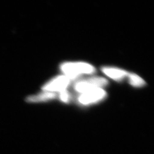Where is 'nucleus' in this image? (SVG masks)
I'll return each instance as SVG.
<instances>
[{
    "mask_svg": "<svg viewBox=\"0 0 154 154\" xmlns=\"http://www.w3.org/2000/svg\"><path fill=\"white\" fill-rule=\"evenodd\" d=\"M108 81L103 77H94L77 81L73 88L78 93H85L95 88H102L107 85Z\"/></svg>",
    "mask_w": 154,
    "mask_h": 154,
    "instance_id": "2",
    "label": "nucleus"
},
{
    "mask_svg": "<svg viewBox=\"0 0 154 154\" xmlns=\"http://www.w3.org/2000/svg\"><path fill=\"white\" fill-rule=\"evenodd\" d=\"M128 81L131 85L134 87H142L145 85L146 82L143 79L137 74L134 73H128Z\"/></svg>",
    "mask_w": 154,
    "mask_h": 154,
    "instance_id": "7",
    "label": "nucleus"
},
{
    "mask_svg": "<svg viewBox=\"0 0 154 154\" xmlns=\"http://www.w3.org/2000/svg\"><path fill=\"white\" fill-rule=\"evenodd\" d=\"M58 96L59 99H60L62 102L66 103H69L72 99V94L68 91L67 90L60 92Z\"/></svg>",
    "mask_w": 154,
    "mask_h": 154,
    "instance_id": "8",
    "label": "nucleus"
},
{
    "mask_svg": "<svg viewBox=\"0 0 154 154\" xmlns=\"http://www.w3.org/2000/svg\"><path fill=\"white\" fill-rule=\"evenodd\" d=\"M106 92L102 88H95L79 94L78 102L82 105H88L97 103L106 97Z\"/></svg>",
    "mask_w": 154,
    "mask_h": 154,
    "instance_id": "3",
    "label": "nucleus"
},
{
    "mask_svg": "<svg viewBox=\"0 0 154 154\" xmlns=\"http://www.w3.org/2000/svg\"><path fill=\"white\" fill-rule=\"evenodd\" d=\"M60 69L65 75L72 81L77 79L81 75L91 74L95 72L93 65L82 62L63 63L61 64Z\"/></svg>",
    "mask_w": 154,
    "mask_h": 154,
    "instance_id": "1",
    "label": "nucleus"
},
{
    "mask_svg": "<svg viewBox=\"0 0 154 154\" xmlns=\"http://www.w3.org/2000/svg\"><path fill=\"white\" fill-rule=\"evenodd\" d=\"M72 80L67 77L60 75L54 78L43 86L42 89L44 91L48 92H61L66 90L70 85Z\"/></svg>",
    "mask_w": 154,
    "mask_h": 154,
    "instance_id": "4",
    "label": "nucleus"
},
{
    "mask_svg": "<svg viewBox=\"0 0 154 154\" xmlns=\"http://www.w3.org/2000/svg\"><path fill=\"white\" fill-rule=\"evenodd\" d=\"M57 96V95L55 93L43 91L42 93L29 97L26 100L29 102L38 103V102H45V101H48L50 100L55 99Z\"/></svg>",
    "mask_w": 154,
    "mask_h": 154,
    "instance_id": "6",
    "label": "nucleus"
},
{
    "mask_svg": "<svg viewBox=\"0 0 154 154\" xmlns=\"http://www.w3.org/2000/svg\"><path fill=\"white\" fill-rule=\"evenodd\" d=\"M102 71L106 75L116 81L123 80L128 74V72L125 70L110 67H103Z\"/></svg>",
    "mask_w": 154,
    "mask_h": 154,
    "instance_id": "5",
    "label": "nucleus"
}]
</instances>
